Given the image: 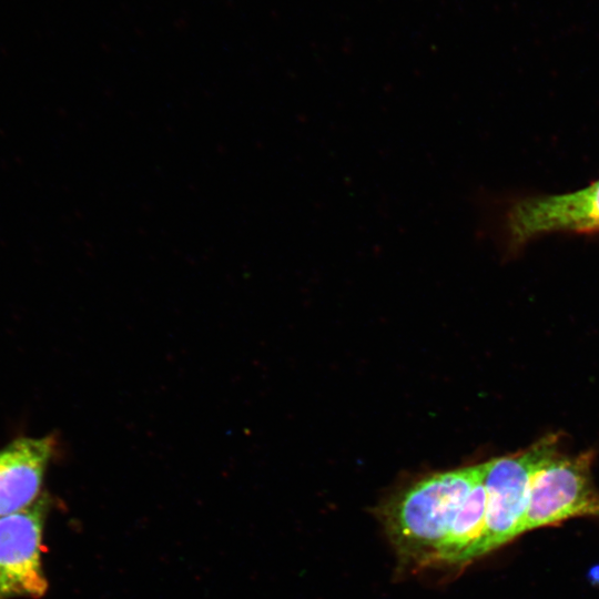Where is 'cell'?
<instances>
[{
	"instance_id": "obj_3",
	"label": "cell",
	"mask_w": 599,
	"mask_h": 599,
	"mask_svg": "<svg viewBox=\"0 0 599 599\" xmlns=\"http://www.w3.org/2000/svg\"><path fill=\"white\" fill-rule=\"evenodd\" d=\"M593 450L573 456L558 453L535 473L524 532L578 517L599 518V490L591 467Z\"/></svg>"
},
{
	"instance_id": "obj_2",
	"label": "cell",
	"mask_w": 599,
	"mask_h": 599,
	"mask_svg": "<svg viewBox=\"0 0 599 599\" xmlns=\"http://www.w3.org/2000/svg\"><path fill=\"white\" fill-rule=\"evenodd\" d=\"M559 440L558 434H549L525 449L486 461V521L474 559L524 534L532 477L559 453Z\"/></svg>"
},
{
	"instance_id": "obj_4",
	"label": "cell",
	"mask_w": 599,
	"mask_h": 599,
	"mask_svg": "<svg viewBox=\"0 0 599 599\" xmlns=\"http://www.w3.org/2000/svg\"><path fill=\"white\" fill-rule=\"evenodd\" d=\"M499 225L509 251L550 233L599 232V179L577 191L512 201Z\"/></svg>"
},
{
	"instance_id": "obj_1",
	"label": "cell",
	"mask_w": 599,
	"mask_h": 599,
	"mask_svg": "<svg viewBox=\"0 0 599 599\" xmlns=\"http://www.w3.org/2000/svg\"><path fill=\"white\" fill-rule=\"evenodd\" d=\"M486 463L428 475L383 508L386 531L404 558L420 566L474 559L486 521Z\"/></svg>"
},
{
	"instance_id": "obj_5",
	"label": "cell",
	"mask_w": 599,
	"mask_h": 599,
	"mask_svg": "<svg viewBox=\"0 0 599 599\" xmlns=\"http://www.w3.org/2000/svg\"><path fill=\"white\" fill-rule=\"evenodd\" d=\"M48 505L42 496L29 508L0 517V599H38L45 593L42 536Z\"/></svg>"
},
{
	"instance_id": "obj_6",
	"label": "cell",
	"mask_w": 599,
	"mask_h": 599,
	"mask_svg": "<svg viewBox=\"0 0 599 599\" xmlns=\"http://www.w3.org/2000/svg\"><path fill=\"white\" fill-rule=\"evenodd\" d=\"M54 440L23 437L0 449V517L32 506L41 496Z\"/></svg>"
}]
</instances>
